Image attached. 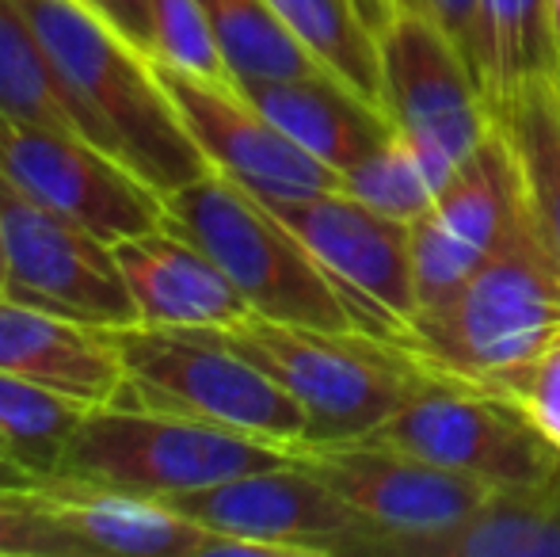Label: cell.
Wrapping results in <instances>:
<instances>
[{"label":"cell","mask_w":560,"mask_h":557,"mask_svg":"<svg viewBox=\"0 0 560 557\" xmlns=\"http://www.w3.org/2000/svg\"><path fill=\"white\" fill-rule=\"evenodd\" d=\"M4 294L89 328L138 325L115 245L96 230L27 199L0 176Z\"/></svg>","instance_id":"cell-9"},{"label":"cell","mask_w":560,"mask_h":557,"mask_svg":"<svg viewBox=\"0 0 560 557\" xmlns=\"http://www.w3.org/2000/svg\"><path fill=\"white\" fill-rule=\"evenodd\" d=\"M0 294H4V230H0Z\"/></svg>","instance_id":"cell-35"},{"label":"cell","mask_w":560,"mask_h":557,"mask_svg":"<svg viewBox=\"0 0 560 557\" xmlns=\"http://www.w3.org/2000/svg\"><path fill=\"white\" fill-rule=\"evenodd\" d=\"M382 104L439 192L492 130L469 54L412 8H397L382 27Z\"/></svg>","instance_id":"cell-8"},{"label":"cell","mask_w":560,"mask_h":557,"mask_svg":"<svg viewBox=\"0 0 560 557\" xmlns=\"http://www.w3.org/2000/svg\"><path fill=\"white\" fill-rule=\"evenodd\" d=\"M553 81H557V77H553ZM557 89H560V84H557Z\"/></svg>","instance_id":"cell-39"},{"label":"cell","mask_w":560,"mask_h":557,"mask_svg":"<svg viewBox=\"0 0 560 557\" xmlns=\"http://www.w3.org/2000/svg\"><path fill=\"white\" fill-rule=\"evenodd\" d=\"M492 123L508 141L518 184V214L534 248L560 276V89L534 77L492 104Z\"/></svg>","instance_id":"cell-20"},{"label":"cell","mask_w":560,"mask_h":557,"mask_svg":"<svg viewBox=\"0 0 560 557\" xmlns=\"http://www.w3.org/2000/svg\"><path fill=\"white\" fill-rule=\"evenodd\" d=\"M557 58L549 0H480L472 69L488 107L534 77H553Z\"/></svg>","instance_id":"cell-23"},{"label":"cell","mask_w":560,"mask_h":557,"mask_svg":"<svg viewBox=\"0 0 560 557\" xmlns=\"http://www.w3.org/2000/svg\"><path fill=\"white\" fill-rule=\"evenodd\" d=\"M477 390L518 413L546 443L560 451V333L534 359L480 382Z\"/></svg>","instance_id":"cell-28"},{"label":"cell","mask_w":560,"mask_h":557,"mask_svg":"<svg viewBox=\"0 0 560 557\" xmlns=\"http://www.w3.org/2000/svg\"><path fill=\"white\" fill-rule=\"evenodd\" d=\"M0 115L31 127L81 135L61 100L50 54L20 0H0Z\"/></svg>","instance_id":"cell-25"},{"label":"cell","mask_w":560,"mask_h":557,"mask_svg":"<svg viewBox=\"0 0 560 557\" xmlns=\"http://www.w3.org/2000/svg\"><path fill=\"white\" fill-rule=\"evenodd\" d=\"M518 184L508 141L492 130L454 169L428 214L412 222V268L420 310L477 276L518 230Z\"/></svg>","instance_id":"cell-13"},{"label":"cell","mask_w":560,"mask_h":557,"mask_svg":"<svg viewBox=\"0 0 560 557\" xmlns=\"http://www.w3.org/2000/svg\"><path fill=\"white\" fill-rule=\"evenodd\" d=\"M168 96L176 100L191 138L207 153L218 172L233 176L241 187L267 202L310 199L343 187V172L317 161L290 135H282L256 104L241 92V84H218L207 77L184 73L156 61Z\"/></svg>","instance_id":"cell-14"},{"label":"cell","mask_w":560,"mask_h":557,"mask_svg":"<svg viewBox=\"0 0 560 557\" xmlns=\"http://www.w3.org/2000/svg\"><path fill=\"white\" fill-rule=\"evenodd\" d=\"M0 557H89L43 489H0Z\"/></svg>","instance_id":"cell-30"},{"label":"cell","mask_w":560,"mask_h":557,"mask_svg":"<svg viewBox=\"0 0 560 557\" xmlns=\"http://www.w3.org/2000/svg\"><path fill=\"white\" fill-rule=\"evenodd\" d=\"M546 492H549V497H553L557 504H560V469H557V477H553V481H549V489H546Z\"/></svg>","instance_id":"cell-36"},{"label":"cell","mask_w":560,"mask_h":557,"mask_svg":"<svg viewBox=\"0 0 560 557\" xmlns=\"http://www.w3.org/2000/svg\"><path fill=\"white\" fill-rule=\"evenodd\" d=\"M267 207L332 271V279L359 310L366 333L397 344L405 340L408 325L420 313V290H416L412 268V222L366 207L343 187L310 195V199L267 202Z\"/></svg>","instance_id":"cell-10"},{"label":"cell","mask_w":560,"mask_h":557,"mask_svg":"<svg viewBox=\"0 0 560 557\" xmlns=\"http://www.w3.org/2000/svg\"><path fill=\"white\" fill-rule=\"evenodd\" d=\"M164 225L195 241L233 279L256 317L328 333H366L332 271L259 195L225 172L210 169L195 184L164 195Z\"/></svg>","instance_id":"cell-2"},{"label":"cell","mask_w":560,"mask_h":557,"mask_svg":"<svg viewBox=\"0 0 560 557\" xmlns=\"http://www.w3.org/2000/svg\"><path fill=\"white\" fill-rule=\"evenodd\" d=\"M141 325L172 328H233L252 317V305L233 279L184 233L156 225L115 241Z\"/></svg>","instance_id":"cell-16"},{"label":"cell","mask_w":560,"mask_h":557,"mask_svg":"<svg viewBox=\"0 0 560 557\" xmlns=\"http://www.w3.org/2000/svg\"><path fill=\"white\" fill-rule=\"evenodd\" d=\"M236 84L328 73L267 0H199Z\"/></svg>","instance_id":"cell-24"},{"label":"cell","mask_w":560,"mask_h":557,"mask_svg":"<svg viewBox=\"0 0 560 557\" xmlns=\"http://www.w3.org/2000/svg\"><path fill=\"white\" fill-rule=\"evenodd\" d=\"M156 61L218 84H236L199 0H153Z\"/></svg>","instance_id":"cell-29"},{"label":"cell","mask_w":560,"mask_h":557,"mask_svg":"<svg viewBox=\"0 0 560 557\" xmlns=\"http://www.w3.org/2000/svg\"><path fill=\"white\" fill-rule=\"evenodd\" d=\"M366 557H560V504L549 492H495L431 535H377Z\"/></svg>","instance_id":"cell-21"},{"label":"cell","mask_w":560,"mask_h":557,"mask_svg":"<svg viewBox=\"0 0 560 557\" xmlns=\"http://www.w3.org/2000/svg\"><path fill=\"white\" fill-rule=\"evenodd\" d=\"M92 12H100L115 31H122L133 46L156 58V23L153 0H84Z\"/></svg>","instance_id":"cell-32"},{"label":"cell","mask_w":560,"mask_h":557,"mask_svg":"<svg viewBox=\"0 0 560 557\" xmlns=\"http://www.w3.org/2000/svg\"><path fill=\"white\" fill-rule=\"evenodd\" d=\"M50 512L84 546V554H122V557H199L207 527L187 520L184 512L156 497L100 489L84 481L38 485Z\"/></svg>","instance_id":"cell-19"},{"label":"cell","mask_w":560,"mask_h":557,"mask_svg":"<svg viewBox=\"0 0 560 557\" xmlns=\"http://www.w3.org/2000/svg\"><path fill=\"white\" fill-rule=\"evenodd\" d=\"M549 27H553V43H557V54H560V0H549Z\"/></svg>","instance_id":"cell-34"},{"label":"cell","mask_w":560,"mask_h":557,"mask_svg":"<svg viewBox=\"0 0 560 557\" xmlns=\"http://www.w3.org/2000/svg\"><path fill=\"white\" fill-rule=\"evenodd\" d=\"M0 371L38 382L84 409L107 405L122 382V363L104 328L35 310L8 294H0Z\"/></svg>","instance_id":"cell-17"},{"label":"cell","mask_w":560,"mask_h":557,"mask_svg":"<svg viewBox=\"0 0 560 557\" xmlns=\"http://www.w3.org/2000/svg\"><path fill=\"white\" fill-rule=\"evenodd\" d=\"M302 451L149 405L107 402L84 413L58 477L172 500L294 462ZM54 481V477H50Z\"/></svg>","instance_id":"cell-3"},{"label":"cell","mask_w":560,"mask_h":557,"mask_svg":"<svg viewBox=\"0 0 560 557\" xmlns=\"http://www.w3.org/2000/svg\"><path fill=\"white\" fill-rule=\"evenodd\" d=\"M397 4L428 15V20L435 23V27H443L472 61V38H477L480 0H397Z\"/></svg>","instance_id":"cell-31"},{"label":"cell","mask_w":560,"mask_h":557,"mask_svg":"<svg viewBox=\"0 0 560 557\" xmlns=\"http://www.w3.org/2000/svg\"><path fill=\"white\" fill-rule=\"evenodd\" d=\"M225 336L305 409V446L366 439L423 379L420 359L405 344L362 328L328 333L252 313Z\"/></svg>","instance_id":"cell-5"},{"label":"cell","mask_w":560,"mask_h":557,"mask_svg":"<svg viewBox=\"0 0 560 557\" xmlns=\"http://www.w3.org/2000/svg\"><path fill=\"white\" fill-rule=\"evenodd\" d=\"M35 485H43V481L0 443V489H35Z\"/></svg>","instance_id":"cell-33"},{"label":"cell","mask_w":560,"mask_h":557,"mask_svg":"<svg viewBox=\"0 0 560 557\" xmlns=\"http://www.w3.org/2000/svg\"><path fill=\"white\" fill-rule=\"evenodd\" d=\"M168 504L210 531L267 543L279 557H366L377 538V527L343 504L302 454L287 466L172 497Z\"/></svg>","instance_id":"cell-11"},{"label":"cell","mask_w":560,"mask_h":557,"mask_svg":"<svg viewBox=\"0 0 560 557\" xmlns=\"http://www.w3.org/2000/svg\"><path fill=\"white\" fill-rule=\"evenodd\" d=\"M302 462L370 527H377V535L446 531L500 492L472 474L435 466L420 454L370 443V439L305 446Z\"/></svg>","instance_id":"cell-15"},{"label":"cell","mask_w":560,"mask_h":557,"mask_svg":"<svg viewBox=\"0 0 560 557\" xmlns=\"http://www.w3.org/2000/svg\"><path fill=\"white\" fill-rule=\"evenodd\" d=\"M84 405L27 382L20 374L0 371V443L38 477L50 481L66 462L69 439L84 420Z\"/></svg>","instance_id":"cell-26"},{"label":"cell","mask_w":560,"mask_h":557,"mask_svg":"<svg viewBox=\"0 0 560 557\" xmlns=\"http://www.w3.org/2000/svg\"><path fill=\"white\" fill-rule=\"evenodd\" d=\"M389 4H393V8H400V4H397V0H389Z\"/></svg>","instance_id":"cell-38"},{"label":"cell","mask_w":560,"mask_h":557,"mask_svg":"<svg viewBox=\"0 0 560 557\" xmlns=\"http://www.w3.org/2000/svg\"><path fill=\"white\" fill-rule=\"evenodd\" d=\"M241 92L302 149H310L317 161L347 172L382 149L397 135L385 107L370 104L332 73L282 77V81H252Z\"/></svg>","instance_id":"cell-18"},{"label":"cell","mask_w":560,"mask_h":557,"mask_svg":"<svg viewBox=\"0 0 560 557\" xmlns=\"http://www.w3.org/2000/svg\"><path fill=\"white\" fill-rule=\"evenodd\" d=\"M0 176L27 199L89 225L112 245L164 225V195L69 130L31 127L0 115Z\"/></svg>","instance_id":"cell-12"},{"label":"cell","mask_w":560,"mask_h":557,"mask_svg":"<svg viewBox=\"0 0 560 557\" xmlns=\"http://www.w3.org/2000/svg\"><path fill=\"white\" fill-rule=\"evenodd\" d=\"M287 31L347 89L382 104V27L389 0H267Z\"/></svg>","instance_id":"cell-22"},{"label":"cell","mask_w":560,"mask_h":557,"mask_svg":"<svg viewBox=\"0 0 560 557\" xmlns=\"http://www.w3.org/2000/svg\"><path fill=\"white\" fill-rule=\"evenodd\" d=\"M31 15L77 130L122 161L156 195L207 176L214 164L168 96L156 58L133 46L84 0H20Z\"/></svg>","instance_id":"cell-1"},{"label":"cell","mask_w":560,"mask_h":557,"mask_svg":"<svg viewBox=\"0 0 560 557\" xmlns=\"http://www.w3.org/2000/svg\"><path fill=\"white\" fill-rule=\"evenodd\" d=\"M104 333L122 363V382L112 402L184 413L305 451V409L229 340L225 328L138 321Z\"/></svg>","instance_id":"cell-4"},{"label":"cell","mask_w":560,"mask_h":557,"mask_svg":"<svg viewBox=\"0 0 560 557\" xmlns=\"http://www.w3.org/2000/svg\"><path fill=\"white\" fill-rule=\"evenodd\" d=\"M553 77H557V84H560V61H557V73Z\"/></svg>","instance_id":"cell-37"},{"label":"cell","mask_w":560,"mask_h":557,"mask_svg":"<svg viewBox=\"0 0 560 557\" xmlns=\"http://www.w3.org/2000/svg\"><path fill=\"white\" fill-rule=\"evenodd\" d=\"M557 333L560 276L518 222L477 276L416 313L400 344L428 371L480 386L534 359Z\"/></svg>","instance_id":"cell-6"},{"label":"cell","mask_w":560,"mask_h":557,"mask_svg":"<svg viewBox=\"0 0 560 557\" xmlns=\"http://www.w3.org/2000/svg\"><path fill=\"white\" fill-rule=\"evenodd\" d=\"M366 439L472 474L500 492H546L560 469V451L518 413L428 367L405 405Z\"/></svg>","instance_id":"cell-7"},{"label":"cell","mask_w":560,"mask_h":557,"mask_svg":"<svg viewBox=\"0 0 560 557\" xmlns=\"http://www.w3.org/2000/svg\"><path fill=\"white\" fill-rule=\"evenodd\" d=\"M343 192L362 199L366 207L382 210V214L416 222L435 202L439 184L428 172V164L420 161V153L400 135H393L382 149H374L343 172Z\"/></svg>","instance_id":"cell-27"}]
</instances>
